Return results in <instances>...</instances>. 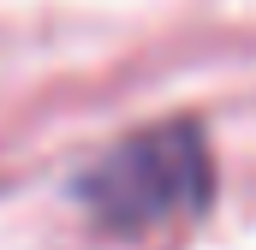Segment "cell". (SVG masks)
Masks as SVG:
<instances>
[{
  "label": "cell",
  "instance_id": "1",
  "mask_svg": "<svg viewBox=\"0 0 256 250\" xmlns=\"http://www.w3.org/2000/svg\"><path fill=\"white\" fill-rule=\"evenodd\" d=\"M214 196L208 173V143L196 125H155L137 131L126 143H114L102 161L84 167L78 202L90 208V220L102 232H155V226H179L196 220Z\"/></svg>",
  "mask_w": 256,
  "mask_h": 250
}]
</instances>
